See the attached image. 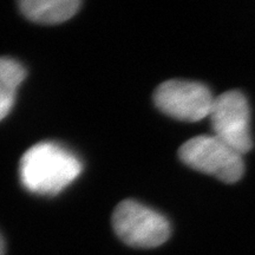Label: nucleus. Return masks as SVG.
Listing matches in <instances>:
<instances>
[{"mask_svg":"<svg viewBox=\"0 0 255 255\" xmlns=\"http://www.w3.org/2000/svg\"><path fill=\"white\" fill-rule=\"evenodd\" d=\"M82 161L66 146L40 142L21 156L19 177L25 189L40 196H55L81 175Z\"/></svg>","mask_w":255,"mask_h":255,"instance_id":"obj_1","label":"nucleus"},{"mask_svg":"<svg viewBox=\"0 0 255 255\" xmlns=\"http://www.w3.org/2000/svg\"><path fill=\"white\" fill-rule=\"evenodd\" d=\"M113 228L124 244L135 248H156L170 238L164 215L135 200H124L113 214Z\"/></svg>","mask_w":255,"mask_h":255,"instance_id":"obj_2","label":"nucleus"},{"mask_svg":"<svg viewBox=\"0 0 255 255\" xmlns=\"http://www.w3.org/2000/svg\"><path fill=\"white\" fill-rule=\"evenodd\" d=\"M178 156L194 170L212 175L225 183H235L245 173L244 158L216 136L202 135L183 143Z\"/></svg>","mask_w":255,"mask_h":255,"instance_id":"obj_3","label":"nucleus"},{"mask_svg":"<svg viewBox=\"0 0 255 255\" xmlns=\"http://www.w3.org/2000/svg\"><path fill=\"white\" fill-rule=\"evenodd\" d=\"M215 98L207 85L199 82L170 79L154 92L157 109L182 122H199L210 115Z\"/></svg>","mask_w":255,"mask_h":255,"instance_id":"obj_4","label":"nucleus"},{"mask_svg":"<svg viewBox=\"0 0 255 255\" xmlns=\"http://www.w3.org/2000/svg\"><path fill=\"white\" fill-rule=\"evenodd\" d=\"M209 117L214 136L241 155L252 150L251 110L241 91L231 90L218 96Z\"/></svg>","mask_w":255,"mask_h":255,"instance_id":"obj_5","label":"nucleus"},{"mask_svg":"<svg viewBox=\"0 0 255 255\" xmlns=\"http://www.w3.org/2000/svg\"><path fill=\"white\" fill-rule=\"evenodd\" d=\"M21 13L37 24L53 25L69 20L82 6L79 0H24L18 2Z\"/></svg>","mask_w":255,"mask_h":255,"instance_id":"obj_6","label":"nucleus"},{"mask_svg":"<svg viewBox=\"0 0 255 255\" xmlns=\"http://www.w3.org/2000/svg\"><path fill=\"white\" fill-rule=\"evenodd\" d=\"M25 77L26 70L18 60L0 58V121L13 108L18 88Z\"/></svg>","mask_w":255,"mask_h":255,"instance_id":"obj_7","label":"nucleus"},{"mask_svg":"<svg viewBox=\"0 0 255 255\" xmlns=\"http://www.w3.org/2000/svg\"><path fill=\"white\" fill-rule=\"evenodd\" d=\"M0 255H5V241L0 234Z\"/></svg>","mask_w":255,"mask_h":255,"instance_id":"obj_8","label":"nucleus"}]
</instances>
